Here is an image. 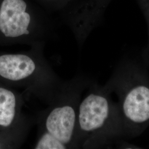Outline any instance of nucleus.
<instances>
[{"mask_svg": "<svg viewBox=\"0 0 149 149\" xmlns=\"http://www.w3.org/2000/svg\"><path fill=\"white\" fill-rule=\"evenodd\" d=\"M47 26L37 22L28 12L24 0H3L0 6V34L14 42L43 45Z\"/></svg>", "mask_w": 149, "mask_h": 149, "instance_id": "39448f33", "label": "nucleus"}, {"mask_svg": "<svg viewBox=\"0 0 149 149\" xmlns=\"http://www.w3.org/2000/svg\"><path fill=\"white\" fill-rule=\"evenodd\" d=\"M0 138H1V137H0ZM3 144H4V143H3L2 141H1V140H0V148H3V147L4 146Z\"/></svg>", "mask_w": 149, "mask_h": 149, "instance_id": "1a4fd4ad", "label": "nucleus"}, {"mask_svg": "<svg viewBox=\"0 0 149 149\" xmlns=\"http://www.w3.org/2000/svg\"><path fill=\"white\" fill-rule=\"evenodd\" d=\"M38 138L35 149H67V146L47 130L38 128Z\"/></svg>", "mask_w": 149, "mask_h": 149, "instance_id": "0eeeda50", "label": "nucleus"}, {"mask_svg": "<svg viewBox=\"0 0 149 149\" xmlns=\"http://www.w3.org/2000/svg\"><path fill=\"white\" fill-rule=\"evenodd\" d=\"M105 85L92 81L82 97L76 131V149L120 147L125 141L117 102Z\"/></svg>", "mask_w": 149, "mask_h": 149, "instance_id": "f257e3e1", "label": "nucleus"}, {"mask_svg": "<svg viewBox=\"0 0 149 149\" xmlns=\"http://www.w3.org/2000/svg\"><path fill=\"white\" fill-rule=\"evenodd\" d=\"M24 103L21 95L0 85V129L12 128L24 118L21 113Z\"/></svg>", "mask_w": 149, "mask_h": 149, "instance_id": "423d86ee", "label": "nucleus"}, {"mask_svg": "<svg viewBox=\"0 0 149 149\" xmlns=\"http://www.w3.org/2000/svg\"><path fill=\"white\" fill-rule=\"evenodd\" d=\"M139 6L143 12L147 21L148 27V44L142 54V59L145 64L149 66V0H138Z\"/></svg>", "mask_w": 149, "mask_h": 149, "instance_id": "6e6552de", "label": "nucleus"}, {"mask_svg": "<svg viewBox=\"0 0 149 149\" xmlns=\"http://www.w3.org/2000/svg\"><path fill=\"white\" fill-rule=\"evenodd\" d=\"M148 67L143 59H122L104 85L117 97L125 140L138 137L149 127Z\"/></svg>", "mask_w": 149, "mask_h": 149, "instance_id": "f03ea898", "label": "nucleus"}, {"mask_svg": "<svg viewBox=\"0 0 149 149\" xmlns=\"http://www.w3.org/2000/svg\"><path fill=\"white\" fill-rule=\"evenodd\" d=\"M92 81L81 74L63 81L48 107L34 119L38 128L47 130L68 149H76L75 139L79 104Z\"/></svg>", "mask_w": 149, "mask_h": 149, "instance_id": "20e7f679", "label": "nucleus"}, {"mask_svg": "<svg viewBox=\"0 0 149 149\" xmlns=\"http://www.w3.org/2000/svg\"><path fill=\"white\" fill-rule=\"evenodd\" d=\"M42 45L31 50L0 55V79L23 88L49 104L63 83L44 58Z\"/></svg>", "mask_w": 149, "mask_h": 149, "instance_id": "7ed1b4c3", "label": "nucleus"}]
</instances>
